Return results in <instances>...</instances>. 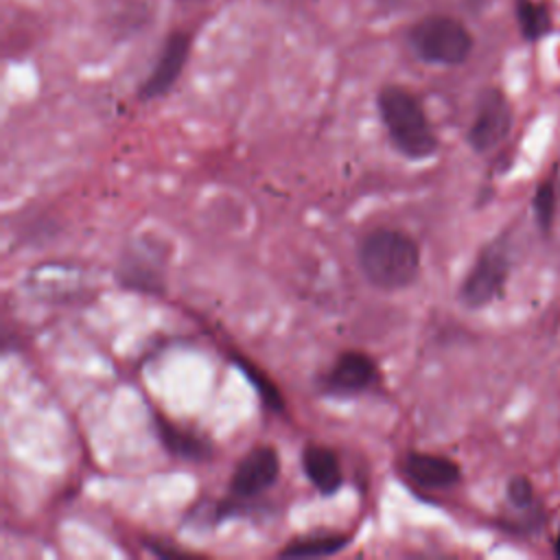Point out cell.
I'll list each match as a JSON object with an SVG mask.
<instances>
[{"label":"cell","instance_id":"cell-5","mask_svg":"<svg viewBox=\"0 0 560 560\" xmlns=\"http://www.w3.org/2000/svg\"><path fill=\"white\" fill-rule=\"evenodd\" d=\"M510 273L508 245L497 238L488 243L475 258L470 271L459 287V300L468 308H481L503 295Z\"/></svg>","mask_w":560,"mask_h":560},{"label":"cell","instance_id":"cell-17","mask_svg":"<svg viewBox=\"0 0 560 560\" xmlns=\"http://www.w3.org/2000/svg\"><path fill=\"white\" fill-rule=\"evenodd\" d=\"M508 499L516 510H527L534 501V488L527 477H512L508 483Z\"/></svg>","mask_w":560,"mask_h":560},{"label":"cell","instance_id":"cell-15","mask_svg":"<svg viewBox=\"0 0 560 560\" xmlns=\"http://www.w3.org/2000/svg\"><path fill=\"white\" fill-rule=\"evenodd\" d=\"M553 214H556V184L549 177L542 184H538L534 195V217L542 232H549L553 223Z\"/></svg>","mask_w":560,"mask_h":560},{"label":"cell","instance_id":"cell-4","mask_svg":"<svg viewBox=\"0 0 560 560\" xmlns=\"http://www.w3.org/2000/svg\"><path fill=\"white\" fill-rule=\"evenodd\" d=\"M409 42L422 61L440 66L462 63L472 48V37L466 26L448 15H431L420 20L411 28Z\"/></svg>","mask_w":560,"mask_h":560},{"label":"cell","instance_id":"cell-6","mask_svg":"<svg viewBox=\"0 0 560 560\" xmlns=\"http://www.w3.org/2000/svg\"><path fill=\"white\" fill-rule=\"evenodd\" d=\"M378 383L376 361L361 350H343L332 365L317 376V389L337 396L350 398L372 389Z\"/></svg>","mask_w":560,"mask_h":560},{"label":"cell","instance_id":"cell-14","mask_svg":"<svg viewBox=\"0 0 560 560\" xmlns=\"http://www.w3.org/2000/svg\"><path fill=\"white\" fill-rule=\"evenodd\" d=\"M234 363H236V368L243 372V376L254 385L256 394L260 396V400H262V405H265L267 409H271V411H284V398H282L280 389L273 385V381H271L260 368H256V365H254L249 359H245V357H234Z\"/></svg>","mask_w":560,"mask_h":560},{"label":"cell","instance_id":"cell-12","mask_svg":"<svg viewBox=\"0 0 560 560\" xmlns=\"http://www.w3.org/2000/svg\"><path fill=\"white\" fill-rule=\"evenodd\" d=\"M120 284L142 293H160L162 291V269L160 260L153 254H147L144 247L129 249L120 260L118 271Z\"/></svg>","mask_w":560,"mask_h":560},{"label":"cell","instance_id":"cell-19","mask_svg":"<svg viewBox=\"0 0 560 560\" xmlns=\"http://www.w3.org/2000/svg\"><path fill=\"white\" fill-rule=\"evenodd\" d=\"M553 553L560 558V534L556 536V542H553Z\"/></svg>","mask_w":560,"mask_h":560},{"label":"cell","instance_id":"cell-8","mask_svg":"<svg viewBox=\"0 0 560 560\" xmlns=\"http://www.w3.org/2000/svg\"><path fill=\"white\" fill-rule=\"evenodd\" d=\"M400 472L422 490H448L462 479L457 462L424 451H409L400 459Z\"/></svg>","mask_w":560,"mask_h":560},{"label":"cell","instance_id":"cell-1","mask_svg":"<svg viewBox=\"0 0 560 560\" xmlns=\"http://www.w3.org/2000/svg\"><path fill=\"white\" fill-rule=\"evenodd\" d=\"M357 265L363 278L381 291H400L416 282L420 247L413 236L396 228H376L361 236Z\"/></svg>","mask_w":560,"mask_h":560},{"label":"cell","instance_id":"cell-9","mask_svg":"<svg viewBox=\"0 0 560 560\" xmlns=\"http://www.w3.org/2000/svg\"><path fill=\"white\" fill-rule=\"evenodd\" d=\"M188 48H190V37L186 33H173L168 35V39L164 42L155 66L151 68L149 77L144 79V83L140 85V98L142 101H151L158 98L162 94H166L175 81L179 79L186 57H188Z\"/></svg>","mask_w":560,"mask_h":560},{"label":"cell","instance_id":"cell-10","mask_svg":"<svg viewBox=\"0 0 560 560\" xmlns=\"http://www.w3.org/2000/svg\"><path fill=\"white\" fill-rule=\"evenodd\" d=\"M153 427L160 444L173 457L184 462H206L212 457V442L195 429L171 422L160 413L153 416Z\"/></svg>","mask_w":560,"mask_h":560},{"label":"cell","instance_id":"cell-11","mask_svg":"<svg viewBox=\"0 0 560 560\" xmlns=\"http://www.w3.org/2000/svg\"><path fill=\"white\" fill-rule=\"evenodd\" d=\"M302 470L322 497H332L343 486V468L339 455L324 444H306L302 448Z\"/></svg>","mask_w":560,"mask_h":560},{"label":"cell","instance_id":"cell-2","mask_svg":"<svg viewBox=\"0 0 560 560\" xmlns=\"http://www.w3.org/2000/svg\"><path fill=\"white\" fill-rule=\"evenodd\" d=\"M381 122L396 147L407 160H427L438 149L435 131L420 105V101L400 85H387L376 98Z\"/></svg>","mask_w":560,"mask_h":560},{"label":"cell","instance_id":"cell-18","mask_svg":"<svg viewBox=\"0 0 560 560\" xmlns=\"http://www.w3.org/2000/svg\"><path fill=\"white\" fill-rule=\"evenodd\" d=\"M149 549H151V553H155V556H168V558H173V556H188V551H182V549H177V547H164V542H144Z\"/></svg>","mask_w":560,"mask_h":560},{"label":"cell","instance_id":"cell-3","mask_svg":"<svg viewBox=\"0 0 560 560\" xmlns=\"http://www.w3.org/2000/svg\"><path fill=\"white\" fill-rule=\"evenodd\" d=\"M280 477V455L273 446L260 444L247 451L230 477V497L214 508V521L245 514V505L267 492Z\"/></svg>","mask_w":560,"mask_h":560},{"label":"cell","instance_id":"cell-16","mask_svg":"<svg viewBox=\"0 0 560 560\" xmlns=\"http://www.w3.org/2000/svg\"><path fill=\"white\" fill-rule=\"evenodd\" d=\"M518 22H521L525 37H529V39H536L549 31L547 11L540 4H534L529 0L518 2Z\"/></svg>","mask_w":560,"mask_h":560},{"label":"cell","instance_id":"cell-7","mask_svg":"<svg viewBox=\"0 0 560 560\" xmlns=\"http://www.w3.org/2000/svg\"><path fill=\"white\" fill-rule=\"evenodd\" d=\"M512 127V109L499 90H486L479 96L475 118L468 129V144L477 153L494 149Z\"/></svg>","mask_w":560,"mask_h":560},{"label":"cell","instance_id":"cell-13","mask_svg":"<svg viewBox=\"0 0 560 560\" xmlns=\"http://www.w3.org/2000/svg\"><path fill=\"white\" fill-rule=\"evenodd\" d=\"M350 536L343 532H311L298 538H291L280 551L278 558H326L346 549Z\"/></svg>","mask_w":560,"mask_h":560}]
</instances>
